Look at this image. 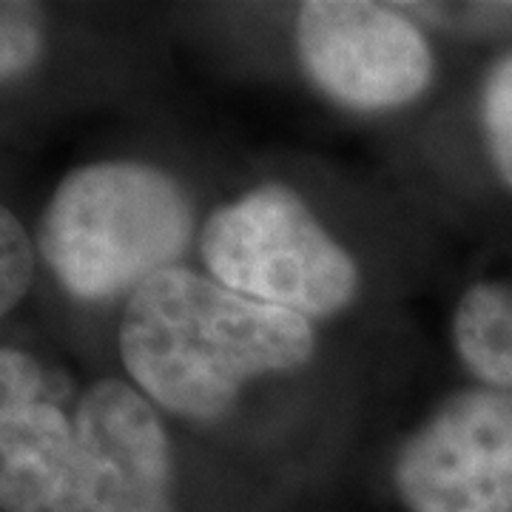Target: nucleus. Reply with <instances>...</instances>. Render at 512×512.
Returning <instances> with one entry per match:
<instances>
[{"label": "nucleus", "mask_w": 512, "mask_h": 512, "mask_svg": "<svg viewBox=\"0 0 512 512\" xmlns=\"http://www.w3.org/2000/svg\"><path fill=\"white\" fill-rule=\"evenodd\" d=\"M117 342L131 384L188 421L220 419L245 384L308 365L316 348L311 319L183 265L128 296Z\"/></svg>", "instance_id": "nucleus-1"}, {"label": "nucleus", "mask_w": 512, "mask_h": 512, "mask_svg": "<svg viewBox=\"0 0 512 512\" xmlns=\"http://www.w3.org/2000/svg\"><path fill=\"white\" fill-rule=\"evenodd\" d=\"M191 231V202L165 171L92 163L60 180L37 242L63 291L83 302H106L177 268Z\"/></svg>", "instance_id": "nucleus-2"}, {"label": "nucleus", "mask_w": 512, "mask_h": 512, "mask_svg": "<svg viewBox=\"0 0 512 512\" xmlns=\"http://www.w3.org/2000/svg\"><path fill=\"white\" fill-rule=\"evenodd\" d=\"M453 345L487 387L512 390V285L478 282L458 299Z\"/></svg>", "instance_id": "nucleus-8"}, {"label": "nucleus", "mask_w": 512, "mask_h": 512, "mask_svg": "<svg viewBox=\"0 0 512 512\" xmlns=\"http://www.w3.org/2000/svg\"><path fill=\"white\" fill-rule=\"evenodd\" d=\"M35 245L23 222L3 208L0 214V311L12 313L32 288Z\"/></svg>", "instance_id": "nucleus-11"}, {"label": "nucleus", "mask_w": 512, "mask_h": 512, "mask_svg": "<svg viewBox=\"0 0 512 512\" xmlns=\"http://www.w3.org/2000/svg\"><path fill=\"white\" fill-rule=\"evenodd\" d=\"M74 456V419L40 399L0 407V501L6 512H49Z\"/></svg>", "instance_id": "nucleus-7"}, {"label": "nucleus", "mask_w": 512, "mask_h": 512, "mask_svg": "<svg viewBox=\"0 0 512 512\" xmlns=\"http://www.w3.org/2000/svg\"><path fill=\"white\" fill-rule=\"evenodd\" d=\"M43 26L32 3H3L0 12V74L18 80L40 60Z\"/></svg>", "instance_id": "nucleus-10"}, {"label": "nucleus", "mask_w": 512, "mask_h": 512, "mask_svg": "<svg viewBox=\"0 0 512 512\" xmlns=\"http://www.w3.org/2000/svg\"><path fill=\"white\" fill-rule=\"evenodd\" d=\"M46 376L35 359L20 348L0 353V407H18L46 399Z\"/></svg>", "instance_id": "nucleus-12"}, {"label": "nucleus", "mask_w": 512, "mask_h": 512, "mask_svg": "<svg viewBox=\"0 0 512 512\" xmlns=\"http://www.w3.org/2000/svg\"><path fill=\"white\" fill-rule=\"evenodd\" d=\"M211 279L262 305L328 319L359 296V265L288 185L217 208L200 234Z\"/></svg>", "instance_id": "nucleus-3"}, {"label": "nucleus", "mask_w": 512, "mask_h": 512, "mask_svg": "<svg viewBox=\"0 0 512 512\" xmlns=\"http://www.w3.org/2000/svg\"><path fill=\"white\" fill-rule=\"evenodd\" d=\"M296 49L313 86L353 111L402 109L430 89L436 72L419 26L367 0L305 3Z\"/></svg>", "instance_id": "nucleus-4"}, {"label": "nucleus", "mask_w": 512, "mask_h": 512, "mask_svg": "<svg viewBox=\"0 0 512 512\" xmlns=\"http://www.w3.org/2000/svg\"><path fill=\"white\" fill-rule=\"evenodd\" d=\"M481 131L498 177L512 188V52L501 57L484 80Z\"/></svg>", "instance_id": "nucleus-9"}, {"label": "nucleus", "mask_w": 512, "mask_h": 512, "mask_svg": "<svg viewBox=\"0 0 512 512\" xmlns=\"http://www.w3.org/2000/svg\"><path fill=\"white\" fill-rule=\"evenodd\" d=\"M174 458L154 404L120 379L94 382L74 410V456L49 512H174Z\"/></svg>", "instance_id": "nucleus-6"}, {"label": "nucleus", "mask_w": 512, "mask_h": 512, "mask_svg": "<svg viewBox=\"0 0 512 512\" xmlns=\"http://www.w3.org/2000/svg\"><path fill=\"white\" fill-rule=\"evenodd\" d=\"M407 512H512V390L450 396L396 458Z\"/></svg>", "instance_id": "nucleus-5"}]
</instances>
